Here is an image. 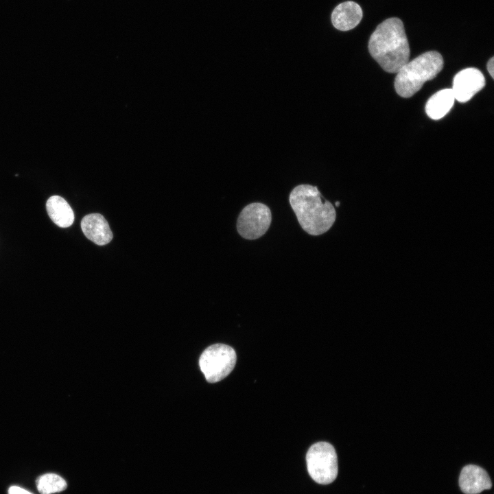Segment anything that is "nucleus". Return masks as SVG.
Masks as SVG:
<instances>
[{"label":"nucleus","mask_w":494,"mask_h":494,"mask_svg":"<svg viewBox=\"0 0 494 494\" xmlns=\"http://www.w3.org/2000/svg\"><path fill=\"white\" fill-rule=\"evenodd\" d=\"M371 56L386 72L397 73L409 61L410 47L401 19L391 17L381 22L368 41Z\"/></svg>","instance_id":"1"},{"label":"nucleus","mask_w":494,"mask_h":494,"mask_svg":"<svg viewBox=\"0 0 494 494\" xmlns=\"http://www.w3.org/2000/svg\"><path fill=\"white\" fill-rule=\"evenodd\" d=\"M289 201L301 228L314 236L329 231L336 221L333 205L316 186L301 184L290 192Z\"/></svg>","instance_id":"2"},{"label":"nucleus","mask_w":494,"mask_h":494,"mask_svg":"<svg viewBox=\"0 0 494 494\" xmlns=\"http://www.w3.org/2000/svg\"><path fill=\"white\" fill-rule=\"evenodd\" d=\"M440 53L430 51L407 62L397 73L395 89L397 93L408 98L419 91L428 80L434 79L443 67Z\"/></svg>","instance_id":"3"},{"label":"nucleus","mask_w":494,"mask_h":494,"mask_svg":"<svg viewBox=\"0 0 494 494\" xmlns=\"http://www.w3.org/2000/svg\"><path fill=\"white\" fill-rule=\"evenodd\" d=\"M236 360V353L232 347L224 344H215L202 352L199 366L207 381L215 383L231 373Z\"/></svg>","instance_id":"4"},{"label":"nucleus","mask_w":494,"mask_h":494,"mask_svg":"<svg viewBox=\"0 0 494 494\" xmlns=\"http://www.w3.org/2000/svg\"><path fill=\"white\" fill-rule=\"evenodd\" d=\"M307 470L317 483L328 484L338 475V458L334 447L329 443L318 442L312 445L306 456Z\"/></svg>","instance_id":"5"},{"label":"nucleus","mask_w":494,"mask_h":494,"mask_svg":"<svg viewBox=\"0 0 494 494\" xmlns=\"http://www.w3.org/2000/svg\"><path fill=\"white\" fill-rule=\"evenodd\" d=\"M272 221L269 207L261 202L246 205L240 212L237 221L239 234L246 239H256L268 230Z\"/></svg>","instance_id":"6"},{"label":"nucleus","mask_w":494,"mask_h":494,"mask_svg":"<svg viewBox=\"0 0 494 494\" xmlns=\"http://www.w3.org/2000/svg\"><path fill=\"white\" fill-rule=\"evenodd\" d=\"M485 86L482 72L473 67L460 71L454 78L452 92L455 99L460 103L470 100Z\"/></svg>","instance_id":"7"},{"label":"nucleus","mask_w":494,"mask_h":494,"mask_svg":"<svg viewBox=\"0 0 494 494\" xmlns=\"http://www.w3.org/2000/svg\"><path fill=\"white\" fill-rule=\"evenodd\" d=\"M458 482L461 491L465 494H478L492 487L487 472L474 464H468L462 468Z\"/></svg>","instance_id":"8"},{"label":"nucleus","mask_w":494,"mask_h":494,"mask_svg":"<svg viewBox=\"0 0 494 494\" xmlns=\"http://www.w3.org/2000/svg\"><path fill=\"white\" fill-rule=\"evenodd\" d=\"M81 228L84 235L99 246L106 245L113 239L108 222L99 213L85 215L81 221Z\"/></svg>","instance_id":"9"},{"label":"nucleus","mask_w":494,"mask_h":494,"mask_svg":"<svg viewBox=\"0 0 494 494\" xmlns=\"http://www.w3.org/2000/svg\"><path fill=\"white\" fill-rule=\"evenodd\" d=\"M363 12L355 2L347 1L337 5L331 13V23L340 31H348L355 27L361 21Z\"/></svg>","instance_id":"10"},{"label":"nucleus","mask_w":494,"mask_h":494,"mask_svg":"<svg viewBox=\"0 0 494 494\" xmlns=\"http://www.w3.org/2000/svg\"><path fill=\"white\" fill-rule=\"evenodd\" d=\"M47 213L57 226L67 228L74 221L73 211L69 203L59 196H51L46 202Z\"/></svg>","instance_id":"11"},{"label":"nucleus","mask_w":494,"mask_h":494,"mask_svg":"<svg viewBox=\"0 0 494 494\" xmlns=\"http://www.w3.org/2000/svg\"><path fill=\"white\" fill-rule=\"evenodd\" d=\"M455 100L451 89H442L427 100L425 113L430 119L438 120L449 112Z\"/></svg>","instance_id":"12"},{"label":"nucleus","mask_w":494,"mask_h":494,"mask_svg":"<svg viewBox=\"0 0 494 494\" xmlns=\"http://www.w3.org/2000/svg\"><path fill=\"white\" fill-rule=\"evenodd\" d=\"M36 484L40 494H52L61 492L67 489L66 481L55 473H46L38 477Z\"/></svg>","instance_id":"13"},{"label":"nucleus","mask_w":494,"mask_h":494,"mask_svg":"<svg viewBox=\"0 0 494 494\" xmlns=\"http://www.w3.org/2000/svg\"><path fill=\"white\" fill-rule=\"evenodd\" d=\"M8 494H33L30 493V491L17 486H10L8 489Z\"/></svg>","instance_id":"14"},{"label":"nucleus","mask_w":494,"mask_h":494,"mask_svg":"<svg viewBox=\"0 0 494 494\" xmlns=\"http://www.w3.org/2000/svg\"><path fill=\"white\" fill-rule=\"evenodd\" d=\"M486 69L491 76L494 78V57H491L488 61L486 64Z\"/></svg>","instance_id":"15"},{"label":"nucleus","mask_w":494,"mask_h":494,"mask_svg":"<svg viewBox=\"0 0 494 494\" xmlns=\"http://www.w3.org/2000/svg\"><path fill=\"white\" fill-rule=\"evenodd\" d=\"M335 204L336 207H339L340 202L338 201H337Z\"/></svg>","instance_id":"16"}]
</instances>
